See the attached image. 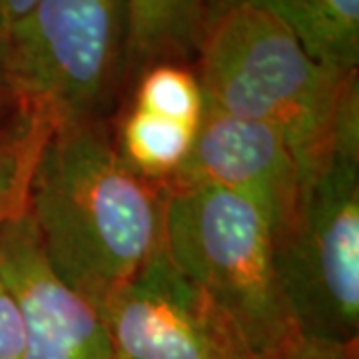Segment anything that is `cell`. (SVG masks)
Returning <instances> with one entry per match:
<instances>
[{
    "mask_svg": "<svg viewBox=\"0 0 359 359\" xmlns=\"http://www.w3.org/2000/svg\"><path fill=\"white\" fill-rule=\"evenodd\" d=\"M273 252L297 334L332 344H358V78L347 86L325 150L299 176L294 214L273 240Z\"/></svg>",
    "mask_w": 359,
    "mask_h": 359,
    "instance_id": "3",
    "label": "cell"
},
{
    "mask_svg": "<svg viewBox=\"0 0 359 359\" xmlns=\"http://www.w3.org/2000/svg\"><path fill=\"white\" fill-rule=\"evenodd\" d=\"M36 0H0V28L11 34V30L22 22L26 14L34 8Z\"/></svg>",
    "mask_w": 359,
    "mask_h": 359,
    "instance_id": "16",
    "label": "cell"
},
{
    "mask_svg": "<svg viewBox=\"0 0 359 359\" xmlns=\"http://www.w3.org/2000/svg\"><path fill=\"white\" fill-rule=\"evenodd\" d=\"M0 276L25 323L22 359L116 358L100 311L56 276L28 210L0 226Z\"/></svg>",
    "mask_w": 359,
    "mask_h": 359,
    "instance_id": "8",
    "label": "cell"
},
{
    "mask_svg": "<svg viewBox=\"0 0 359 359\" xmlns=\"http://www.w3.org/2000/svg\"><path fill=\"white\" fill-rule=\"evenodd\" d=\"M228 2H248L278 16L325 68L358 72L359 0H205V6Z\"/></svg>",
    "mask_w": 359,
    "mask_h": 359,
    "instance_id": "10",
    "label": "cell"
},
{
    "mask_svg": "<svg viewBox=\"0 0 359 359\" xmlns=\"http://www.w3.org/2000/svg\"><path fill=\"white\" fill-rule=\"evenodd\" d=\"M8 40L22 100L52 124L106 122L124 86L126 0H36Z\"/></svg>",
    "mask_w": 359,
    "mask_h": 359,
    "instance_id": "5",
    "label": "cell"
},
{
    "mask_svg": "<svg viewBox=\"0 0 359 359\" xmlns=\"http://www.w3.org/2000/svg\"><path fill=\"white\" fill-rule=\"evenodd\" d=\"M20 106V96L13 90H0V130L14 116Z\"/></svg>",
    "mask_w": 359,
    "mask_h": 359,
    "instance_id": "18",
    "label": "cell"
},
{
    "mask_svg": "<svg viewBox=\"0 0 359 359\" xmlns=\"http://www.w3.org/2000/svg\"><path fill=\"white\" fill-rule=\"evenodd\" d=\"M128 42L124 84L156 65H188L205 22V0H126Z\"/></svg>",
    "mask_w": 359,
    "mask_h": 359,
    "instance_id": "9",
    "label": "cell"
},
{
    "mask_svg": "<svg viewBox=\"0 0 359 359\" xmlns=\"http://www.w3.org/2000/svg\"><path fill=\"white\" fill-rule=\"evenodd\" d=\"M252 359H358V344H332L295 334L282 346Z\"/></svg>",
    "mask_w": 359,
    "mask_h": 359,
    "instance_id": "14",
    "label": "cell"
},
{
    "mask_svg": "<svg viewBox=\"0 0 359 359\" xmlns=\"http://www.w3.org/2000/svg\"><path fill=\"white\" fill-rule=\"evenodd\" d=\"M204 100L282 134L299 176L325 150L347 86L358 72L320 65L278 16L248 4H208L198 44Z\"/></svg>",
    "mask_w": 359,
    "mask_h": 359,
    "instance_id": "2",
    "label": "cell"
},
{
    "mask_svg": "<svg viewBox=\"0 0 359 359\" xmlns=\"http://www.w3.org/2000/svg\"><path fill=\"white\" fill-rule=\"evenodd\" d=\"M25 323L13 292L0 276V359H22Z\"/></svg>",
    "mask_w": 359,
    "mask_h": 359,
    "instance_id": "15",
    "label": "cell"
},
{
    "mask_svg": "<svg viewBox=\"0 0 359 359\" xmlns=\"http://www.w3.org/2000/svg\"><path fill=\"white\" fill-rule=\"evenodd\" d=\"M168 186L116 152L106 122L52 124L26 210L52 269L100 309L164 240Z\"/></svg>",
    "mask_w": 359,
    "mask_h": 359,
    "instance_id": "1",
    "label": "cell"
},
{
    "mask_svg": "<svg viewBox=\"0 0 359 359\" xmlns=\"http://www.w3.org/2000/svg\"><path fill=\"white\" fill-rule=\"evenodd\" d=\"M120 359H252L244 335L168 256L164 240L100 309Z\"/></svg>",
    "mask_w": 359,
    "mask_h": 359,
    "instance_id": "6",
    "label": "cell"
},
{
    "mask_svg": "<svg viewBox=\"0 0 359 359\" xmlns=\"http://www.w3.org/2000/svg\"><path fill=\"white\" fill-rule=\"evenodd\" d=\"M164 248L244 335L252 355L297 334L276 269L266 216L242 196L168 188Z\"/></svg>",
    "mask_w": 359,
    "mask_h": 359,
    "instance_id": "4",
    "label": "cell"
},
{
    "mask_svg": "<svg viewBox=\"0 0 359 359\" xmlns=\"http://www.w3.org/2000/svg\"><path fill=\"white\" fill-rule=\"evenodd\" d=\"M166 186H210L242 196L266 216L276 240L295 210L299 168L278 130L204 100L190 154Z\"/></svg>",
    "mask_w": 359,
    "mask_h": 359,
    "instance_id": "7",
    "label": "cell"
},
{
    "mask_svg": "<svg viewBox=\"0 0 359 359\" xmlns=\"http://www.w3.org/2000/svg\"><path fill=\"white\" fill-rule=\"evenodd\" d=\"M114 359H120V358H114Z\"/></svg>",
    "mask_w": 359,
    "mask_h": 359,
    "instance_id": "19",
    "label": "cell"
},
{
    "mask_svg": "<svg viewBox=\"0 0 359 359\" xmlns=\"http://www.w3.org/2000/svg\"><path fill=\"white\" fill-rule=\"evenodd\" d=\"M196 128L130 106L116 132V152L142 178L168 184L184 164Z\"/></svg>",
    "mask_w": 359,
    "mask_h": 359,
    "instance_id": "11",
    "label": "cell"
},
{
    "mask_svg": "<svg viewBox=\"0 0 359 359\" xmlns=\"http://www.w3.org/2000/svg\"><path fill=\"white\" fill-rule=\"evenodd\" d=\"M50 130V118L22 98L0 130V226L26 210L30 180Z\"/></svg>",
    "mask_w": 359,
    "mask_h": 359,
    "instance_id": "12",
    "label": "cell"
},
{
    "mask_svg": "<svg viewBox=\"0 0 359 359\" xmlns=\"http://www.w3.org/2000/svg\"><path fill=\"white\" fill-rule=\"evenodd\" d=\"M0 90H13V84H11V40L2 28H0Z\"/></svg>",
    "mask_w": 359,
    "mask_h": 359,
    "instance_id": "17",
    "label": "cell"
},
{
    "mask_svg": "<svg viewBox=\"0 0 359 359\" xmlns=\"http://www.w3.org/2000/svg\"><path fill=\"white\" fill-rule=\"evenodd\" d=\"M134 108L164 116L174 122L198 128L204 110V94L196 72L188 65H156L134 82Z\"/></svg>",
    "mask_w": 359,
    "mask_h": 359,
    "instance_id": "13",
    "label": "cell"
}]
</instances>
